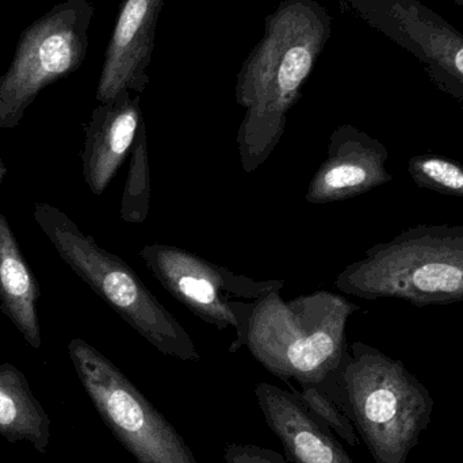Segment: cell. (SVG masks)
<instances>
[{
  "instance_id": "cell-21",
  "label": "cell",
  "mask_w": 463,
  "mask_h": 463,
  "mask_svg": "<svg viewBox=\"0 0 463 463\" xmlns=\"http://www.w3.org/2000/svg\"><path fill=\"white\" fill-rule=\"evenodd\" d=\"M456 5L463 8V0H456Z\"/></svg>"
},
{
  "instance_id": "cell-4",
  "label": "cell",
  "mask_w": 463,
  "mask_h": 463,
  "mask_svg": "<svg viewBox=\"0 0 463 463\" xmlns=\"http://www.w3.org/2000/svg\"><path fill=\"white\" fill-rule=\"evenodd\" d=\"M347 296L416 307L463 301V227L419 225L380 242L335 280Z\"/></svg>"
},
{
  "instance_id": "cell-2",
  "label": "cell",
  "mask_w": 463,
  "mask_h": 463,
  "mask_svg": "<svg viewBox=\"0 0 463 463\" xmlns=\"http://www.w3.org/2000/svg\"><path fill=\"white\" fill-rule=\"evenodd\" d=\"M358 309L331 291L285 301L277 288L256 301H236L240 329L230 351L247 347L267 372L285 383L320 385L342 362L345 326Z\"/></svg>"
},
{
  "instance_id": "cell-6",
  "label": "cell",
  "mask_w": 463,
  "mask_h": 463,
  "mask_svg": "<svg viewBox=\"0 0 463 463\" xmlns=\"http://www.w3.org/2000/svg\"><path fill=\"white\" fill-rule=\"evenodd\" d=\"M68 353L103 423L136 462L198 463L182 435L108 356L79 337Z\"/></svg>"
},
{
  "instance_id": "cell-15",
  "label": "cell",
  "mask_w": 463,
  "mask_h": 463,
  "mask_svg": "<svg viewBox=\"0 0 463 463\" xmlns=\"http://www.w3.org/2000/svg\"><path fill=\"white\" fill-rule=\"evenodd\" d=\"M0 435L10 443L27 442L40 454L51 440V419L21 370L0 364Z\"/></svg>"
},
{
  "instance_id": "cell-18",
  "label": "cell",
  "mask_w": 463,
  "mask_h": 463,
  "mask_svg": "<svg viewBox=\"0 0 463 463\" xmlns=\"http://www.w3.org/2000/svg\"><path fill=\"white\" fill-rule=\"evenodd\" d=\"M299 386H301V392H296L299 399L332 430L335 435L353 448L361 445V439H359L353 424L348 420L347 416L339 410V407L329 399L321 385L302 383Z\"/></svg>"
},
{
  "instance_id": "cell-7",
  "label": "cell",
  "mask_w": 463,
  "mask_h": 463,
  "mask_svg": "<svg viewBox=\"0 0 463 463\" xmlns=\"http://www.w3.org/2000/svg\"><path fill=\"white\" fill-rule=\"evenodd\" d=\"M94 13L90 0H67L24 29L10 67L0 76V129L18 127L45 87L81 67Z\"/></svg>"
},
{
  "instance_id": "cell-5",
  "label": "cell",
  "mask_w": 463,
  "mask_h": 463,
  "mask_svg": "<svg viewBox=\"0 0 463 463\" xmlns=\"http://www.w3.org/2000/svg\"><path fill=\"white\" fill-rule=\"evenodd\" d=\"M33 214L60 258L146 342L163 355L200 361L189 332L127 261L100 247L64 212L49 203H35Z\"/></svg>"
},
{
  "instance_id": "cell-11",
  "label": "cell",
  "mask_w": 463,
  "mask_h": 463,
  "mask_svg": "<svg viewBox=\"0 0 463 463\" xmlns=\"http://www.w3.org/2000/svg\"><path fill=\"white\" fill-rule=\"evenodd\" d=\"M165 0H124L98 81L97 100L110 102L122 91L143 94Z\"/></svg>"
},
{
  "instance_id": "cell-14",
  "label": "cell",
  "mask_w": 463,
  "mask_h": 463,
  "mask_svg": "<svg viewBox=\"0 0 463 463\" xmlns=\"http://www.w3.org/2000/svg\"><path fill=\"white\" fill-rule=\"evenodd\" d=\"M40 297L34 274L7 219L0 213V310L35 350L43 345L37 313Z\"/></svg>"
},
{
  "instance_id": "cell-16",
  "label": "cell",
  "mask_w": 463,
  "mask_h": 463,
  "mask_svg": "<svg viewBox=\"0 0 463 463\" xmlns=\"http://www.w3.org/2000/svg\"><path fill=\"white\" fill-rule=\"evenodd\" d=\"M151 203V170L146 122H141L130 151L129 171L121 201V219L129 224L146 222Z\"/></svg>"
},
{
  "instance_id": "cell-9",
  "label": "cell",
  "mask_w": 463,
  "mask_h": 463,
  "mask_svg": "<svg viewBox=\"0 0 463 463\" xmlns=\"http://www.w3.org/2000/svg\"><path fill=\"white\" fill-rule=\"evenodd\" d=\"M364 21L412 54L432 83L463 105V33L420 0H345Z\"/></svg>"
},
{
  "instance_id": "cell-10",
  "label": "cell",
  "mask_w": 463,
  "mask_h": 463,
  "mask_svg": "<svg viewBox=\"0 0 463 463\" xmlns=\"http://www.w3.org/2000/svg\"><path fill=\"white\" fill-rule=\"evenodd\" d=\"M389 152L377 138L351 124L332 132L328 152L307 186V203L351 200L393 181L386 168Z\"/></svg>"
},
{
  "instance_id": "cell-8",
  "label": "cell",
  "mask_w": 463,
  "mask_h": 463,
  "mask_svg": "<svg viewBox=\"0 0 463 463\" xmlns=\"http://www.w3.org/2000/svg\"><path fill=\"white\" fill-rule=\"evenodd\" d=\"M138 255L179 304L220 331L232 328L236 335L239 332L234 301H256L269 291L285 288L283 280L259 282L233 274L227 267L174 245H144Z\"/></svg>"
},
{
  "instance_id": "cell-3",
  "label": "cell",
  "mask_w": 463,
  "mask_h": 463,
  "mask_svg": "<svg viewBox=\"0 0 463 463\" xmlns=\"http://www.w3.org/2000/svg\"><path fill=\"white\" fill-rule=\"evenodd\" d=\"M347 416L374 463H407L429 429L435 402L402 361L362 342L345 347L320 383Z\"/></svg>"
},
{
  "instance_id": "cell-20",
  "label": "cell",
  "mask_w": 463,
  "mask_h": 463,
  "mask_svg": "<svg viewBox=\"0 0 463 463\" xmlns=\"http://www.w3.org/2000/svg\"><path fill=\"white\" fill-rule=\"evenodd\" d=\"M5 165H3V160L0 159V186H2L3 178H5Z\"/></svg>"
},
{
  "instance_id": "cell-17",
  "label": "cell",
  "mask_w": 463,
  "mask_h": 463,
  "mask_svg": "<svg viewBox=\"0 0 463 463\" xmlns=\"http://www.w3.org/2000/svg\"><path fill=\"white\" fill-rule=\"evenodd\" d=\"M408 173L421 189L463 200V165L439 155L424 154L411 157Z\"/></svg>"
},
{
  "instance_id": "cell-12",
  "label": "cell",
  "mask_w": 463,
  "mask_h": 463,
  "mask_svg": "<svg viewBox=\"0 0 463 463\" xmlns=\"http://www.w3.org/2000/svg\"><path fill=\"white\" fill-rule=\"evenodd\" d=\"M261 415L291 463H354L332 430L296 392L260 383L253 389Z\"/></svg>"
},
{
  "instance_id": "cell-13",
  "label": "cell",
  "mask_w": 463,
  "mask_h": 463,
  "mask_svg": "<svg viewBox=\"0 0 463 463\" xmlns=\"http://www.w3.org/2000/svg\"><path fill=\"white\" fill-rule=\"evenodd\" d=\"M141 94L122 91L110 102L99 103L86 127L81 165L90 192L102 195L132 151L144 121Z\"/></svg>"
},
{
  "instance_id": "cell-19",
  "label": "cell",
  "mask_w": 463,
  "mask_h": 463,
  "mask_svg": "<svg viewBox=\"0 0 463 463\" xmlns=\"http://www.w3.org/2000/svg\"><path fill=\"white\" fill-rule=\"evenodd\" d=\"M225 463H291L282 454L256 445L230 443L225 446Z\"/></svg>"
},
{
  "instance_id": "cell-1",
  "label": "cell",
  "mask_w": 463,
  "mask_h": 463,
  "mask_svg": "<svg viewBox=\"0 0 463 463\" xmlns=\"http://www.w3.org/2000/svg\"><path fill=\"white\" fill-rule=\"evenodd\" d=\"M331 33V15L316 0H282L267 15L263 37L237 73L236 100L245 114L236 141L244 173L258 170L277 148Z\"/></svg>"
}]
</instances>
